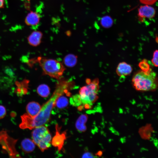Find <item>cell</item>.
<instances>
[{
    "label": "cell",
    "mask_w": 158,
    "mask_h": 158,
    "mask_svg": "<svg viewBox=\"0 0 158 158\" xmlns=\"http://www.w3.org/2000/svg\"><path fill=\"white\" fill-rule=\"evenodd\" d=\"M35 144L33 140L29 138H25L22 141L21 147L23 151L29 153L34 150L35 148Z\"/></svg>",
    "instance_id": "cell-13"
},
{
    "label": "cell",
    "mask_w": 158,
    "mask_h": 158,
    "mask_svg": "<svg viewBox=\"0 0 158 158\" xmlns=\"http://www.w3.org/2000/svg\"><path fill=\"white\" fill-rule=\"evenodd\" d=\"M152 62L154 66L158 67V50L154 51Z\"/></svg>",
    "instance_id": "cell-20"
},
{
    "label": "cell",
    "mask_w": 158,
    "mask_h": 158,
    "mask_svg": "<svg viewBox=\"0 0 158 158\" xmlns=\"http://www.w3.org/2000/svg\"><path fill=\"white\" fill-rule=\"evenodd\" d=\"M38 94L42 97H47L50 94V90L49 86L46 85L41 84L38 86L37 89Z\"/></svg>",
    "instance_id": "cell-16"
},
{
    "label": "cell",
    "mask_w": 158,
    "mask_h": 158,
    "mask_svg": "<svg viewBox=\"0 0 158 158\" xmlns=\"http://www.w3.org/2000/svg\"><path fill=\"white\" fill-rule=\"evenodd\" d=\"M4 0H0V8H4Z\"/></svg>",
    "instance_id": "cell-25"
},
{
    "label": "cell",
    "mask_w": 158,
    "mask_h": 158,
    "mask_svg": "<svg viewBox=\"0 0 158 158\" xmlns=\"http://www.w3.org/2000/svg\"><path fill=\"white\" fill-rule=\"evenodd\" d=\"M73 83L71 81L59 80L52 96L42 106L37 115L32 117L26 113L21 116V122L19 125L20 127L23 129H32L46 123L49 120L57 99L64 94H68L69 92V90L73 87Z\"/></svg>",
    "instance_id": "cell-1"
},
{
    "label": "cell",
    "mask_w": 158,
    "mask_h": 158,
    "mask_svg": "<svg viewBox=\"0 0 158 158\" xmlns=\"http://www.w3.org/2000/svg\"><path fill=\"white\" fill-rule=\"evenodd\" d=\"M56 135L52 139L51 143L53 146L60 151L62 149L66 139V132L61 133L60 131L61 128L57 125L56 126Z\"/></svg>",
    "instance_id": "cell-6"
},
{
    "label": "cell",
    "mask_w": 158,
    "mask_h": 158,
    "mask_svg": "<svg viewBox=\"0 0 158 158\" xmlns=\"http://www.w3.org/2000/svg\"><path fill=\"white\" fill-rule=\"evenodd\" d=\"M49 132L47 128L43 125L35 128L32 133V140L37 145L40 141Z\"/></svg>",
    "instance_id": "cell-7"
},
{
    "label": "cell",
    "mask_w": 158,
    "mask_h": 158,
    "mask_svg": "<svg viewBox=\"0 0 158 158\" xmlns=\"http://www.w3.org/2000/svg\"><path fill=\"white\" fill-rule=\"evenodd\" d=\"M36 60L44 73L52 78L59 79L65 69L62 64L56 60L39 56Z\"/></svg>",
    "instance_id": "cell-4"
},
{
    "label": "cell",
    "mask_w": 158,
    "mask_h": 158,
    "mask_svg": "<svg viewBox=\"0 0 158 158\" xmlns=\"http://www.w3.org/2000/svg\"><path fill=\"white\" fill-rule=\"evenodd\" d=\"M6 110L4 107L0 105V119L4 118L6 114Z\"/></svg>",
    "instance_id": "cell-21"
},
{
    "label": "cell",
    "mask_w": 158,
    "mask_h": 158,
    "mask_svg": "<svg viewBox=\"0 0 158 158\" xmlns=\"http://www.w3.org/2000/svg\"><path fill=\"white\" fill-rule=\"evenodd\" d=\"M51 140V136L49 132L40 141L37 146L42 152H43L50 146Z\"/></svg>",
    "instance_id": "cell-12"
},
{
    "label": "cell",
    "mask_w": 158,
    "mask_h": 158,
    "mask_svg": "<svg viewBox=\"0 0 158 158\" xmlns=\"http://www.w3.org/2000/svg\"><path fill=\"white\" fill-rule=\"evenodd\" d=\"M41 108L38 103L32 102L28 104L26 107V110L28 114L32 117H34L39 113Z\"/></svg>",
    "instance_id": "cell-11"
},
{
    "label": "cell",
    "mask_w": 158,
    "mask_h": 158,
    "mask_svg": "<svg viewBox=\"0 0 158 158\" xmlns=\"http://www.w3.org/2000/svg\"><path fill=\"white\" fill-rule=\"evenodd\" d=\"M131 66L127 63L123 62L118 65L116 72L117 74L121 77H124L130 75L132 71Z\"/></svg>",
    "instance_id": "cell-8"
},
{
    "label": "cell",
    "mask_w": 158,
    "mask_h": 158,
    "mask_svg": "<svg viewBox=\"0 0 158 158\" xmlns=\"http://www.w3.org/2000/svg\"><path fill=\"white\" fill-rule=\"evenodd\" d=\"M77 61V57L72 54L67 55L63 59L64 63L68 67L74 66L76 64Z\"/></svg>",
    "instance_id": "cell-15"
},
{
    "label": "cell",
    "mask_w": 158,
    "mask_h": 158,
    "mask_svg": "<svg viewBox=\"0 0 158 158\" xmlns=\"http://www.w3.org/2000/svg\"><path fill=\"white\" fill-rule=\"evenodd\" d=\"M86 83V85L80 88L78 95L81 104L90 106L98 98L99 81L97 78L92 81L87 79Z\"/></svg>",
    "instance_id": "cell-3"
},
{
    "label": "cell",
    "mask_w": 158,
    "mask_h": 158,
    "mask_svg": "<svg viewBox=\"0 0 158 158\" xmlns=\"http://www.w3.org/2000/svg\"><path fill=\"white\" fill-rule=\"evenodd\" d=\"M138 66L142 71H147L151 69L147 60L145 59L141 61L139 63Z\"/></svg>",
    "instance_id": "cell-19"
},
{
    "label": "cell",
    "mask_w": 158,
    "mask_h": 158,
    "mask_svg": "<svg viewBox=\"0 0 158 158\" xmlns=\"http://www.w3.org/2000/svg\"><path fill=\"white\" fill-rule=\"evenodd\" d=\"M140 1L143 4L151 5L155 3L157 0H140Z\"/></svg>",
    "instance_id": "cell-22"
},
{
    "label": "cell",
    "mask_w": 158,
    "mask_h": 158,
    "mask_svg": "<svg viewBox=\"0 0 158 158\" xmlns=\"http://www.w3.org/2000/svg\"><path fill=\"white\" fill-rule=\"evenodd\" d=\"M91 154L89 153L86 152L84 154L83 157H91Z\"/></svg>",
    "instance_id": "cell-24"
},
{
    "label": "cell",
    "mask_w": 158,
    "mask_h": 158,
    "mask_svg": "<svg viewBox=\"0 0 158 158\" xmlns=\"http://www.w3.org/2000/svg\"><path fill=\"white\" fill-rule=\"evenodd\" d=\"M155 14V11L154 8L148 5L140 6L138 9V16L140 22H143L145 18H153Z\"/></svg>",
    "instance_id": "cell-5"
},
{
    "label": "cell",
    "mask_w": 158,
    "mask_h": 158,
    "mask_svg": "<svg viewBox=\"0 0 158 158\" xmlns=\"http://www.w3.org/2000/svg\"><path fill=\"white\" fill-rule=\"evenodd\" d=\"M132 81L134 87L138 91H152L158 87V77L152 69L147 71L142 70L137 72Z\"/></svg>",
    "instance_id": "cell-2"
},
{
    "label": "cell",
    "mask_w": 158,
    "mask_h": 158,
    "mask_svg": "<svg viewBox=\"0 0 158 158\" xmlns=\"http://www.w3.org/2000/svg\"><path fill=\"white\" fill-rule=\"evenodd\" d=\"M63 95L58 97L55 102V107L56 106L59 109L63 108L67 106L68 104V99Z\"/></svg>",
    "instance_id": "cell-17"
},
{
    "label": "cell",
    "mask_w": 158,
    "mask_h": 158,
    "mask_svg": "<svg viewBox=\"0 0 158 158\" xmlns=\"http://www.w3.org/2000/svg\"><path fill=\"white\" fill-rule=\"evenodd\" d=\"M5 72L8 75L12 77L14 75V73L11 69L9 68H6L5 69Z\"/></svg>",
    "instance_id": "cell-23"
},
{
    "label": "cell",
    "mask_w": 158,
    "mask_h": 158,
    "mask_svg": "<svg viewBox=\"0 0 158 158\" xmlns=\"http://www.w3.org/2000/svg\"><path fill=\"white\" fill-rule=\"evenodd\" d=\"M101 25L106 28H108L111 27L113 23L112 18L109 16H105L102 17L100 20Z\"/></svg>",
    "instance_id": "cell-18"
},
{
    "label": "cell",
    "mask_w": 158,
    "mask_h": 158,
    "mask_svg": "<svg viewBox=\"0 0 158 158\" xmlns=\"http://www.w3.org/2000/svg\"><path fill=\"white\" fill-rule=\"evenodd\" d=\"M42 37L41 32L38 31H33L28 38V42L31 46H37L41 43Z\"/></svg>",
    "instance_id": "cell-10"
},
{
    "label": "cell",
    "mask_w": 158,
    "mask_h": 158,
    "mask_svg": "<svg viewBox=\"0 0 158 158\" xmlns=\"http://www.w3.org/2000/svg\"><path fill=\"white\" fill-rule=\"evenodd\" d=\"M40 20V16L37 13L30 11L26 16L25 21L27 25L34 26L38 24Z\"/></svg>",
    "instance_id": "cell-9"
},
{
    "label": "cell",
    "mask_w": 158,
    "mask_h": 158,
    "mask_svg": "<svg viewBox=\"0 0 158 158\" xmlns=\"http://www.w3.org/2000/svg\"><path fill=\"white\" fill-rule=\"evenodd\" d=\"M87 119L85 115L80 116L77 119L75 123V127L77 130L80 132L85 131L86 130V127L85 125Z\"/></svg>",
    "instance_id": "cell-14"
}]
</instances>
